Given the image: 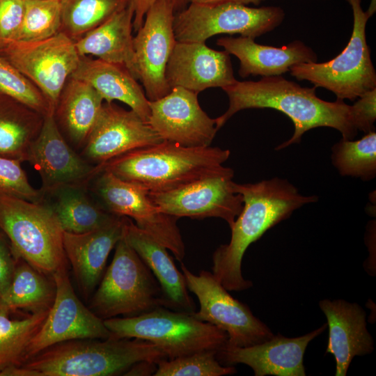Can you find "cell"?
<instances>
[{
	"label": "cell",
	"mask_w": 376,
	"mask_h": 376,
	"mask_svg": "<svg viewBox=\"0 0 376 376\" xmlns=\"http://www.w3.org/2000/svg\"><path fill=\"white\" fill-rule=\"evenodd\" d=\"M216 43L238 58V73L242 78L281 75L295 65L318 61L315 52L300 40L281 47L260 45L243 36L221 37Z\"/></svg>",
	"instance_id": "obj_23"
},
{
	"label": "cell",
	"mask_w": 376,
	"mask_h": 376,
	"mask_svg": "<svg viewBox=\"0 0 376 376\" xmlns=\"http://www.w3.org/2000/svg\"><path fill=\"white\" fill-rule=\"evenodd\" d=\"M123 237L159 283L167 308L191 314L194 313L196 305L189 295L185 276L177 269L167 249L126 217Z\"/></svg>",
	"instance_id": "obj_24"
},
{
	"label": "cell",
	"mask_w": 376,
	"mask_h": 376,
	"mask_svg": "<svg viewBox=\"0 0 376 376\" xmlns=\"http://www.w3.org/2000/svg\"><path fill=\"white\" fill-rule=\"evenodd\" d=\"M319 307L329 327L326 353L336 361V376H346L352 359L372 353L374 340L367 329L366 313L356 302L322 299Z\"/></svg>",
	"instance_id": "obj_21"
},
{
	"label": "cell",
	"mask_w": 376,
	"mask_h": 376,
	"mask_svg": "<svg viewBox=\"0 0 376 376\" xmlns=\"http://www.w3.org/2000/svg\"><path fill=\"white\" fill-rule=\"evenodd\" d=\"M347 1L353 13V29L342 52L329 61L299 63L289 71L297 80L331 91L338 100L354 101L376 88V72L366 36V23L373 14L363 10L361 0Z\"/></svg>",
	"instance_id": "obj_8"
},
{
	"label": "cell",
	"mask_w": 376,
	"mask_h": 376,
	"mask_svg": "<svg viewBox=\"0 0 376 376\" xmlns=\"http://www.w3.org/2000/svg\"><path fill=\"white\" fill-rule=\"evenodd\" d=\"M18 259L8 239L0 230V297L6 291L12 281Z\"/></svg>",
	"instance_id": "obj_39"
},
{
	"label": "cell",
	"mask_w": 376,
	"mask_h": 376,
	"mask_svg": "<svg viewBox=\"0 0 376 376\" xmlns=\"http://www.w3.org/2000/svg\"><path fill=\"white\" fill-rule=\"evenodd\" d=\"M233 175L203 178L177 189L149 192L154 203L170 216L224 219L230 228L243 207L242 196L233 189Z\"/></svg>",
	"instance_id": "obj_16"
},
{
	"label": "cell",
	"mask_w": 376,
	"mask_h": 376,
	"mask_svg": "<svg viewBox=\"0 0 376 376\" xmlns=\"http://www.w3.org/2000/svg\"><path fill=\"white\" fill-rule=\"evenodd\" d=\"M157 370V363L144 361L134 364L125 375H154Z\"/></svg>",
	"instance_id": "obj_42"
},
{
	"label": "cell",
	"mask_w": 376,
	"mask_h": 376,
	"mask_svg": "<svg viewBox=\"0 0 376 376\" xmlns=\"http://www.w3.org/2000/svg\"><path fill=\"white\" fill-rule=\"evenodd\" d=\"M230 150L218 147H186L163 141L137 148L99 165L116 177L149 192L167 191L195 181L219 175H233L224 166Z\"/></svg>",
	"instance_id": "obj_3"
},
{
	"label": "cell",
	"mask_w": 376,
	"mask_h": 376,
	"mask_svg": "<svg viewBox=\"0 0 376 376\" xmlns=\"http://www.w3.org/2000/svg\"><path fill=\"white\" fill-rule=\"evenodd\" d=\"M63 231L82 233L101 228L119 216L108 212L90 193L88 186L61 187L43 196Z\"/></svg>",
	"instance_id": "obj_28"
},
{
	"label": "cell",
	"mask_w": 376,
	"mask_h": 376,
	"mask_svg": "<svg viewBox=\"0 0 376 376\" xmlns=\"http://www.w3.org/2000/svg\"><path fill=\"white\" fill-rule=\"evenodd\" d=\"M71 77L91 85L105 102L118 100L126 104L148 123L149 100L143 87L124 65L80 56L78 66Z\"/></svg>",
	"instance_id": "obj_25"
},
{
	"label": "cell",
	"mask_w": 376,
	"mask_h": 376,
	"mask_svg": "<svg viewBox=\"0 0 376 376\" xmlns=\"http://www.w3.org/2000/svg\"><path fill=\"white\" fill-rule=\"evenodd\" d=\"M88 189L108 212L132 219L139 228L171 251L182 263L185 248L177 226L178 218L160 211L148 190L107 171L99 172L91 181Z\"/></svg>",
	"instance_id": "obj_10"
},
{
	"label": "cell",
	"mask_w": 376,
	"mask_h": 376,
	"mask_svg": "<svg viewBox=\"0 0 376 376\" xmlns=\"http://www.w3.org/2000/svg\"><path fill=\"white\" fill-rule=\"evenodd\" d=\"M0 92L43 116L54 113L39 89L6 58L0 55Z\"/></svg>",
	"instance_id": "obj_36"
},
{
	"label": "cell",
	"mask_w": 376,
	"mask_h": 376,
	"mask_svg": "<svg viewBox=\"0 0 376 376\" xmlns=\"http://www.w3.org/2000/svg\"><path fill=\"white\" fill-rule=\"evenodd\" d=\"M157 0H131L134 17H133V31L136 32L143 24L145 15L149 8ZM173 3L175 13L186 7L189 0H171Z\"/></svg>",
	"instance_id": "obj_41"
},
{
	"label": "cell",
	"mask_w": 376,
	"mask_h": 376,
	"mask_svg": "<svg viewBox=\"0 0 376 376\" xmlns=\"http://www.w3.org/2000/svg\"><path fill=\"white\" fill-rule=\"evenodd\" d=\"M327 327V323L303 336L288 338L280 333L247 347L226 345L216 354L223 366H249L255 376H305L304 355L309 343Z\"/></svg>",
	"instance_id": "obj_19"
},
{
	"label": "cell",
	"mask_w": 376,
	"mask_h": 376,
	"mask_svg": "<svg viewBox=\"0 0 376 376\" xmlns=\"http://www.w3.org/2000/svg\"><path fill=\"white\" fill-rule=\"evenodd\" d=\"M0 230L17 258L52 276L67 267L63 230L45 202L0 196Z\"/></svg>",
	"instance_id": "obj_6"
},
{
	"label": "cell",
	"mask_w": 376,
	"mask_h": 376,
	"mask_svg": "<svg viewBox=\"0 0 376 376\" xmlns=\"http://www.w3.org/2000/svg\"><path fill=\"white\" fill-rule=\"evenodd\" d=\"M285 17L279 6L250 7L239 3L203 5L189 3L175 13L177 41H205L218 34H240L255 40L279 26Z\"/></svg>",
	"instance_id": "obj_9"
},
{
	"label": "cell",
	"mask_w": 376,
	"mask_h": 376,
	"mask_svg": "<svg viewBox=\"0 0 376 376\" xmlns=\"http://www.w3.org/2000/svg\"><path fill=\"white\" fill-rule=\"evenodd\" d=\"M180 269L188 290L199 302V310L192 315L224 331L228 336L227 345L247 347L274 336L270 328L247 305L231 296L212 272L202 270L196 275L182 263Z\"/></svg>",
	"instance_id": "obj_12"
},
{
	"label": "cell",
	"mask_w": 376,
	"mask_h": 376,
	"mask_svg": "<svg viewBox=\"0 0 376 376\" xmlns=\"http://www.w3.org/2000/svg\"><path fill=\"white\" fill-rule=\"evenodd\" d=\"M233 189L242 195L243 207L230 228V242L213 253L212 273L227 290L239 292L253 285L242 272V258L249 245L295 210L318 198L302 195L289 181L278 177L254 183L234 182Z\"/></svg>",
	"instance_id": "obj_2"
},
{
	"label": "cell",
	"mask_w": 376,
	"mask_h": 376,
	"mask_svg": "<svg viewBox=\"0 0 376 376\" xmlns=\"http://www.w3.org/2000/svg\"><path fill=\"white\" fill-rule=\"evenodd\" d=\"M131 0H61V31L76 42L125 8Z\"/></svg>",
	"instance_id": "obj_32"
},
{
	"label": "cell",
	"mask_w": 376,
	"mask_h": 376,
	"mask_svg": "<svg viewBox=\"0 0 376 376\" xmlns=\"http://www.w3.org/2000/svg\"><path fill=\"white\" fill-rule=\"evenodd\" d=\"M49 311L13 319L9 313L0 310V376L5 370L19 367L26 361L27 348Z\"/></svg>",
	"instance_id": "obj_31"
},
{
	"label": "cell",
	"mask_w": 376,
	"mask_h": 376,
	"mask_svg": "<svg viewBox=\"0 0 376 376\" xmlns=\"http://www.w3.org/2000/svg\"><path fill=\"white\" fill-rule=\"evenodd\" d=\"M175 13L171 0H157L133 38L139 80L149 101L162 98L171 90L165 72L177 42L173 30Z\"/></svg>",
	"instance_id": "obj_14"
},
{
	"label": "cell",
	"mask_w": 376,
	"mask_h": 376,
	"mask_svg": "<svg viewBox=\"0 0 376 376\" xmlns=\"http://www.w3.org/2000/svg\"><path fill=\"white\" fill-rule=\"evenodd\" d=\"M353 104L361 119L363 132L366 134L375 131L376 120V88L366 92Z\"/></svg>",
	"instance_id": "obj_40"
},
{
	"label": "cell",
	"mask_w": 376,
	"mask_h": 376,
	"mask_svg": "<svg viewBox=\"0 0 376 376\" xmlns=\"http://www.w3.org/2000/svg\"><path fill=\"white\" fill-rule=\"evenodd\" d=\"M38 173L43 196L63 186H88L100 172L65 140L54 113L44 116L42 129L32 143L27 160Z\"/></svg>",
	"instance_id": "obj_15"
},
{
	"label": "cell",
	"mask_w": 376,
	"mask_h": 376,
	"mask_svg": "<svg viewBox=\"0 0 376 376\" xmlns=\"http://www.w3.org/2000/svg\"><path fill=\"white\" fill-rule=\"evenodd\" d=\"M20 161L0 156V196L41 202L43 194L29 182Z\"/></svg>",
	"instance_id": "obj_37"
},
{
	"label": "cell",
	"mask_w": 376,
	"mask_h": 376,
	"mask_svg": "<svg viewBox=\"0 0 376 376\" xmlns=\"http://www.w3.org/2000/svg\"><path fill=\"white\" fill-rule=\"evenodd\" d=\"M24 10V0H0V41L15 38Z\"/></svg>",
	"instance_id": "obj_38"
},
{
	"label": "cell",
	"mask_w": 376,
	"mask_h": 376,
	"mask_svg": "<svg viewBox=\"0 0 376 376\" xmlns=\"http://www.w3.org/2000/svg\"><path fill=\"white\" fill-rule=\"evenodd\" d=\"M163 141L133 110L104 102L79 154L91 164L99 166L129 151Z\"/></svg>",
	"instance_id": "obj_17"
},
{
	"label": "cell",
	"mask_w": 376,
	"mask_h": 376,
	"mask_svg": "<svg viewBox=\"0 0 376 376\" xmlns=\"http://www.w3.org/2000/svg\"><path fill=\"white\" fill-rule=\"evenodd\" d=\"M331 161L343 176L373 179L376 175V132L366 133L361 139H341L332 148Z\"/></svg>",
	"instance_id": "obj_33"
},
{
	"label": "cell",
	"mask_w": 376,
	"mask_h": 376,
	"mask_svg": "<svg viewBox=\"0 0 376 376\" xmlns=\"http://www.w3.org/2000/svg\"><path fill=\"white\" fill-rule=\"evenodd\" d=\"M44 116L0 92V156L26 162L29 150L42 129Z\"/></svg>",
	"instance_id": "obj_29"
},
{
	"label": "cell",
	"mask_w": 376,
	"mask_h": 376,
	"mask_svg": "<svg viewBox=\"0 0 376 376\" xmlns=\"http://www.w3.org/2000/svg\"><path fill=\"white\" fill-rule=\"evenodd\" d=\"M169 87H182L199 93L234 84L230 54L211 49L205 42L177 41L165 72Z\"/></svg>",
	"instance_id": "obj_20"
},
{
	"label": "cell",
	"mask_w": 376,
	"mask_h": 376,
	"mask_svg": "<svg viewBox=\"0 0 376 376\" xmlns=\"http://www.w3.org/2000/svg\"><path fill=\"white\" fill-rule=\"evenodd\" d=\"M197 93L174 87L149 101L148 124L164 140L186 147L210 146L217 132L215 118L201 107Z\"/></svg>",
	"instance_id": "obj_18"
},
{
	"label": "cell",
	"mask_w": 376,
	"mask_h": 376,
	"mask_svg": "<svg viewBox=\"0 0 376 376\" xmlns=\"http://www.w3.org/2000/svg\"><path fill=\"white\" fill-rule=\"evenodd\" d=\"M21 27L14 40L36 41L61 31V0H24Z\"/></svg>",
	"instance_id": "obj_34"
},
{
	"label": "cell",
	"mask_w": 376,
	"mask_h": 376,
	"mask_svg": "<svg viewBox=\"0 0 376 376\" xmlns=\"http://www.w3.org/2000/svg\"><path fill=\"white\" fill-rule=\"evenodd\" d=\"M265 0H189V3L203 5H219L224 3H239L244 5L253 4L258 6Z\"/></svg>",
	"instance_id": "obj_43"
},
{
	"label": "cell",
	"mask_w": 376,
	"mask_h": 376,
	"mask_svg": "<svg viewBox=\"0 0 376 376\" xmlns=\"http://www.w3.org/2000/svg\"><path fill=\"white\" fill-rule=\"evenodd\" d=\"M216 352L205 351L157 363L155 376H223L237 371L233 366H223Z\"/></svg>",
	"instance_id": "obj_35"
},
{
	"label": "cell",
	"mask_w": 376,
	"mask_h": 376,
	"mask_svg": "<svg viewBox=\"0 0 376 376\" xmlns=\"http://www.w3.org/2000/svg\"><path fill=\"white\" fill-rule=\"evenodd\" d=\"M104 102L88 83L72 77L67 80L54 115L61 134L78 152L85 146Z\"/></svg>",
	"instance_id": "obj_26"
},
{
	"label": "cell",
	"mask_w": 376,
	"mask_h": 376,
	"mask_svg": "<svg viewBox=\"0 0 376 376\" xmlns=\"http://www.w3.org/2000/svg\"><path fill=\"white\" fill-rule=\"evenodd\" d=\"M99 284L88 308L103 320L167 308L159 283L123 235L116 244L111 263Z\"/></svg>",
	"instance_id": "obj_7"
},
{
	"label": "cell",
	"mask_w": 376,
	"mask_h": 376,
	"mask_svg": "<svg viewBox=\"0 0 376 376\" xmlns=\"http://www.w3.org/2000/svg\"><path fill=\"white\" fill-rule=\"evenodd\" d=\"M47 276L19 258L12 281L0 297V310L9 313L18 310L31 313L49 310L56 285L52 276Z\"/></svg>",
	"instance_id": "obj_30"
},
{
	"label": "cell",
	"mask_w": 376,
	"mask_h": 376,
	"mask_svg": "<svg viewBox=\"0 0 376 376\" xmlns=\"http://www.w3.org/2000/svg\"><path fill=\"white\" fill-rule=\"evenodd\" d=\"M52 276L56 285L54 301L45 322L27 348L26 361L59 343L86 338L106 339L111 336L103 320L76 295L67 268L56 271Z\"/></svg>",
	"instance_id": "obj_13"
},
{
	"label": "cell",
	"mask_w": 376,
	"mask_h": 376,
	"mask_svg": "<svg viewBox=\"0 0 376 376\" xmlns=\"http://www.w3.org/2000/svg\"><path fill=\"white\" fill-rule=\"evenodd\" d=\"M114 338H139L152 343L166 359L212 351L228 343V334L191 313L159 307L145 313L103 320Z\"/></svg>",
	"instance_id": "obj_5"
},
{
	"label": "cell",
	"mask_w": 376,
	"mask_h": 376,
	"mask_svg": "<svg viewBox=\"0 0 376 376\" xmlns=\"http://www.w3.org/2000/svg\"><path fill=\"white\" fill-rule=\"evenodd\" d=\"M0 55L39 89L54 113L80 60L75 42L61 31L40 40H1Z\"/></svg>",
	"instance_id": "obj_11"
},
{
	"label": "cell",
	"mask_w": 376,
	"mask_h": 376,
	"mask_svg": "<svg viewBox=\"0 0 376 376\" xmlns=\"http://www.w3.org/2000/svg\"><path fill=\"white\" fill-rule=\"evenodd\" d=\"M162 359H166L164 354L145 340L77 339L52 345L1 376H111L136 363Z\"/></svg>",
	"instance_id": "obj_4"
},
{
	"label": "cell",
	"mask_w": 376,
	"mask_h": 376,
	"mask_svg": "<svg viewBox=\"0 0 376 376\" xmlns=\"http://www.w3.org/2000/svg\"><path fill=\"white\" fill-rule=\"evenodd\" d=\"M125 217L82 233L63 231V247L77 286L88 299L100 283L111 250L123 237Z\"/></svg>",
	"instance_id": "obj_22"
},
{
	"label": "cell",
	"mask_w": 376,
	"mask_h": 376,
	"mask_svg": "<svg viewBox=\"0 0 376 376\" xmlns=\"http://www.w3.org/2000/svg\"><path fill=\"white\" fill-rule=\"evenodd\" d=\"M133 17L130 3L75 42L79 55L93 56L107 62L124 65L139 80L133 46Z\"/></svg>",
	"instance_id": "obj_27"
},
{
	"label": "cell",
	"mask_w": 376,
	"mask_h": 376,
	"mask_svg": "<svg viewBox=\"0 0 376 376\" xmlns=\"http://www.w3.org/2000/svg\"><path fill=\"white\" fill-rule=\"evenodd\" d=\"M222 90L229 100L226 111L215 118L217 130L237 112L247 109L270 108L279 111L292 121V137L279 145L280 150L301 141L307 131L331 127L342 139L352 140L362 126L354 106L343 100L328 102L318 97L316 87H303L281 75L263 77L258 81H236Z\"/></svg>",
	"instance_id": "obj_1"
}]
</instances>
